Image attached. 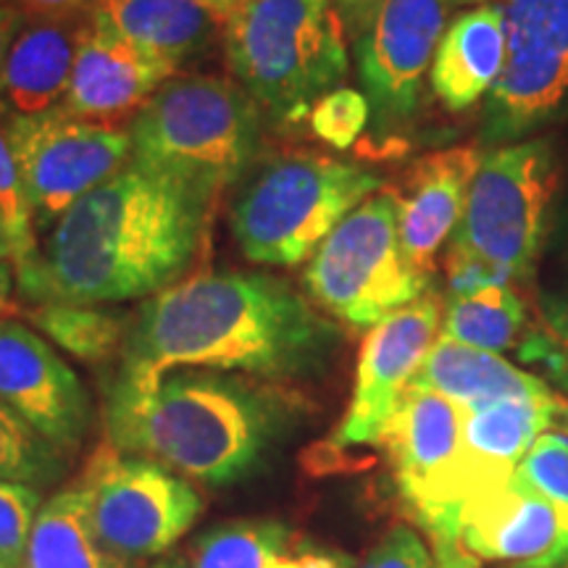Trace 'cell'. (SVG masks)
<instances>
[{"label": "cell", "instance_id": "obj_1", "mask_svg": "<svg viewBox=\"0 0 568 568\" xmlns=\"http://www.w3.org/2000/svg\"><path fill=\"white\" fill-rule=\"evenodd\" d=\"M339 332L272 274L203 272L148 297L134 314L119 379L213 368L255 379H308L329 366Z\"/></svg>", "mask_w": 568, "mask_h": 568}, {"label": "cell", "instance_id": "obj_2", "mask_svg": "<svg viewBox=\"0 0 568 568\" xmlns=\"http://www.w3.org/2000/svg\"><path fill=\"white\" fill-rule=\"evenodd\" d=\"M211 197L130 161L77 201L30 264L17 268L32 305H111L182 282L209 224Z\"/></svg>", "mask_w": 568, "mask_h": 568}, {"label": "cell", "instance_id": "obj_3", "mask_svg": "<svg viewBox=\"0 0 568 568\" xmlns=\"http://www.w3.org/2000/svg\"><path fill=\"white\" fill-rule=\"evenodd\" d=\"M301 416L266 379L213 368H172L155 379H113L105 403L111 447L166 466L203 487L253 477Z\"/></svg>", "mask_w": 568, "mask_h": 568}, {"label": "cell", "instance_id": "obj_4", "mask_svg": "<svg viewBox=\"0 0 568 568\" xmlns=\"http://www.w3.org/2000/svg\"><path fill=\"white\" fill-rule=\"evenodd\" d=\"M132 163L211 201L243 176L264 142V111L237 80H169L130 124Z\"/></svg>", "mask_w": 568, "mask_h": 568}, {"label": "cell", "instance_id": "obj_5", "mask_svg": "<svg viewBox=\"0 0 568 568\" xmlns=\"http://www.w3.org/2000/svg\"><path fill=\"white\" fill-rule=\"evenodd\" d=\"M232 74L274 126L301 124L347 77L335 0H243L224 30Z\"/></svg>", "mask_w": 568, "mask_h": 568}, {"label": "cell", "instance_id": "obj_6", "mask_svg": "<svg viewBox=\"0 0 568 568\" xmlns=\"http://www.w3.org/2000/svg\"><path fill=\"white\" fill-rule=\"evenodd\" d=\"M556 187L558 161L550 142L521 140L481 153L445 253L450 295L527 280L542 247Z\"/></svg>", "mask_w": 568, "mask_h": 568}, {"label": "cell", "instance_id": "obj_7", "mask_svg": "<svg viewBox=\"0 0 568 568\" xmlns=\"http://www.w3.org/2000/svg\"><path fill=\"white\" fill-rule=\"evenodd\" d=\"M379 184L358 163L316 151L280 153L261 163L234 197L232 234L253 264L301 266Z\"/></svg>", "mask_w": 568, "mask_h": 568}, {"label": "cell", "instance_id": "obj_8", "mask_svg": "<svg viewBox=\"0 0 568 568\" xmlns=\"http://www.w3.org/2000/svg\"><path fill=\"white\" fill-rule=\"evenodd\" d=\"M318 308L355 329H372L429 287L408 266L397 230L393 190L366 197L318 245L303 274Z\"/></svg>", "mask_w": 568, "mask_h": 568}, {"label": "cell", "instance_id": "obj_9", "mask_svg": "<svg viewBox=\"0 0 568 568\" xmlns=\"http://www.w3.org/2000/svg\"><path fill=\"white\" fill-rule=\"evenodd\" d=\"M80 487L105 550L126 564L166 552L203 508L197 489L180 474L155 460L122 456L111 445L90 458Z\"/></svg>", "mask_w": 568, "mask_h": 568}, {"label": "cell", "instance_id": "obj_10", "mask_svg": "<svg viewBox=\"0 0 568 568\" xmlns=\"http://www.w3.org/2000/svg\"><path fill=\"white\" fill-rule=\"evenodd\" d=\"M0 130L17 155L38 232H51L71 205L132 161L130 130L77 122L61 109L45 116H0Z\"/></svg>", "mask_w": 568, "mask_h": 568}, {"label": "cell", "instance_id": "obj_11", "mask_svg": "<svg viewBox=\"0 0 568 568\" xmlns=\"http://www.w3.org/2000/svg\"><path fill=\"white\" fill-rule=\"evenodd\" d=\"M508 59L487 95L481 140L521 142L568 111V0H497Z\"/></svg>", "mask_w": 568, "mask_h": 568}, {"label": "cell", "instance_id": "obj_12", "mask_svg": "<svg viewBox=\"0 0 568 568\" xmlns=\"http://www.w3.org/2000/svg\"><path fill=\"white\" fill-rule=\"evenodd\" d=\"M464 410L432 389L410 385L389 418L385 445L400 495L429 537L456 539L460 514Z\"/></svg>", "mask_w": 568, "mask_h": 568}, {"label": "cell", "instance_id": "obj_13", "mask_svg": "<svg viewBox=\"0 0 568 568\" xmlns=\"http://www.w3.org/2000/svg\"><path fill=\"white\" fill-rule=\"evenodd\" d=\"M453 9L456 0H382L355 34L361 84L379 134L414 119Z\"/></svg>", "mask_w": 568, "mask_h": 568}, {"label": "cell", "instance_id": "obj_14", "mask_svg": "<svg viewBox=\"0 0 568 568\" xmlns=\"http://www.w3.org/2000/svg\"><path fill=\"white\" fill-rule=\"evenodd\" d=\"M445 303L437 293L403 305L368 329L361 345L351 406L335 432L337 447L382 445L397 403L443 332Z\"/></svg>", "mask_w": 568, "mask_h": 568}, {"label": "cell", "instance_id": "obj_15", "mask_svg": "<svg viewBox=\"0 0 568 568\" xmlns=\"http://www.w3.org/2000/svg\"><path fill=\"white\" fill-rule=\"evenodd\" d=\"M0 400L67 456L90 432L92 403L80 376L38 329L13 318H0Z\"/></svg>", "mask_w": 568, "mask_h": 568}, {"label": "cell", "instance_id": "obj_16", "mask_svg": "<svg viewBox=\"0 0 568 568\" xmlns=\"http://www.w3.org/2000/svg\"><path fill=\"white\" fill-rule=\"evenodd\" d=\"M456 542L474 558L508 568L568 566V506L510 477L471 497L458 514Z\"/></svg>", "mask_w": 568, "mask_h": 568}, {"label": "cell", "instance_id": "obj_17", "mask_svg": "<svg viewBox=\"0 0 568 568\" xmlns=\"http://www.w3.org/2000/svg\"><path fill=\"white\" fill-rule=\"evenodd\" d=\"M174 71L172 63L134 48L90 11V30L77 53L61 113L77 122L116 126L138 116Z\"/></svg>", "mask_w": 568, "mask_h": 568}, {"label": "cell", "instance_id": "obj_18", "mask_svg": "<svg viewBox=\"0 0 568 568\" xmlns=\"http://www.w3.org/2000/svg\"><path fill=\"white\" fill-rule=\"evenodd\" d=\"M481 163L477 145L447 148L429 153L408 169L397 201V230L408 266L429 282L439 247L453 237L464 216L468 187Z\"/></svg>", "mask_w": 568, "mask_h": 568}, {"label": "cell", "instance_id": "obj_19", "mask_svg": "<svg viewBox=\"0 0 568 568\" xmlns=\"http://www.w3.org/2000/svg\"><path fill=\"white\" fill-rule=\"evenodd\" d=\"M88 30L90 13L27 19L0 67V116L59 111Z\"/></svg>", "mask_w": 568, "mask_h": 568}, {"label": "cell", "instance_id": "obj_20", "mask_svg": "<svg viewBox=\"0 0 568 568\" xmlns=\"http://www.w3.org/2000/svg\"><path fill=\"white\" fill-rule=\"evenodd\" d=\"M560 400L550 397H508L464 410L460 439V508L471 497L503 487L539 435L556 424Z\"/></svg>", "mask_w": 568, "mask_h": 568}, {"label": "cell", "instance_id": "obj_21", "mask_svg": "<svg viewBox=\"0 0 568 568\" xmlns=\"http://www.w3.org/2000/svg\"><path fill=\"white\" fill-rule=\"evenodd\" d=\"M508 59L506 19L497 3L458 13L439 40L429 82L439 103L466 111L489 95Z\"/></svg>", "mask_w": 568, "mask_h": 568}, {"label": "cell", "instance_id": "obj_22", "mask_svg": "<svg viewBox=\"0 0 568 568\" xmlns=\"http://www.w3.org/2000/svg\"><path fill=\"white\" fill-rule=\"evenodd\" d=\"M92 13L119 38L174 69L224 38L230 19L203 0H98Z\"/></svg>", "mask_w": 568, "mask_h": 568}, {"label": "cell", "instance_id": "obj_23", "mask_svg": "<svg viewBox=\"0 0 568 568\" xmlns=\"http://www.w3.org/2000/svg\"><path fill=\"white\" fill-rule=\"evenodd\" d=\"M410 385L447 397L460 410H471L508 397H550L548 382L521 372L497 353L468 347L439 335Z\"/></svg>", "mask_w": 568, "mask_h": 568}, {"label": "cell", "instance_id": "obj_24", "mask_svg": "<svg viewBox=\"0 0 568 568\" xmlns=\"http://www.w3.org/2000/svg\"><path fill=\"white\" fill-rule=\"evenodd\" d=\"M187 568H351V564L337 552L316 550L280 521L240 518L205 531Z\"/></svg>", "mask_w": 568, "mask_h": 568}, {"label": "cell", "instance_id": "obj_25", "mask_svg": "<svg viewBox=\"0 0 568 568\" xmlns=\"http://www.w3.org/2000/svg\"><path fill=\"white\" fill-rule=\"evenodd\" d=\"M24 568H130L105 550L90 518L88 493L77 485L42 503L27 542Z\"/></svg>", "mask_w": 568, "mask_h": 568}, {"label": "cell", "instance_id": "obj_26", "mask_svg": "<svg viewBox=\"0 0 568 568\" xmlns=\"http://www.w3.org/2000/svg\"><path fill=\"white\" fill-rule=\"evenodd\" d=\"M439 335L497 355L514 347L518 351L527 337V305L510 284H485L450 295Z\"/></svg>", "mask_w": 568, "mask_h": 568}, {"label": "cell", "instance_id": "obj_27", "mask_svg": "<svg viewBox=\"0 0 568 568\" xmlns=\"http://www.w3.org/2000/svg\"><path fill=\"white\" fill-rule=\"evenodd\" d=\"M27 318L55 347L92 366L105 364V361L124 353L134 322V316L124 314V311L77 303L32 305L27 311Z\"/></svg>", "mask_w": 568, "mask_h": 568}, {"label": "cell", "instance_id": "obj_28", "mask_svg": "<svg viewBox=\"0 0 568 568\" xmlns=\"http://www.w3.org/2000/svg\"><path fill=\"white\" fill-rule=\"evenodd\" d=\"M67 453L0 400V479L48 489L67 474Z\"/></svg>", "mask_w": 568, "mask_h": 568}, {"label": "cell", "instance_id": "obj_29", "mask_svg": "<svg viewBox=\"0 0 568 568\" xmlns=\"http://www.w3.org/2000/svg\"><path fill=\"white\" fill-rule=\"evenodd\" d=\"M516 353L524 364L542 368L560 393H568V290L542 295L537 322Z\"/></svg>", "mask_w": 568, "mask_h": 568}, {"label": "cell", "instance_id": "obj_30", "mask_svg": "<svg viewBox=\"0 0 568 568\" xmlns=\"http://www.w3.org/2000/svg\"><path fill=\"white\" fill-rule=\"evenodd\" d=\"M0 219L11 234L13 245V266L21 268L30 264L38 253V240H34V224L30 201H27L24 182H21L17 155L11 151V142L0 130Z\"/></svg>", "mask_w": 568, "mask_h": 568}, {"label": "cell", "instance_id": "obj_31", "mask_svg": "<svg viewBox=\"0 0 568 568\" xmlns=\"http://www.w3.org/2000/svg\"><path fill=\"white\" fill-rule=\"evenodd\" d=\"M368 122H372V105H368L364 92L353 88L326 92L308 113L311 132L337 151H347L361 138Z\"/></svg>", "mask_w": 568, "mask_h": 568}, {"label": "cell", "instance_id": "obj_32", "mask_svg": "<svg viewBox=\"0 0 568 568\" xmlns=\"http://www.w3.org/2000/svg\"><path fill=\"white\" fill-rule=\"evenodd\" d=\"M40 508V489L0 479V566L3 568H24L27 542Z\"/></svg>", "mask_w": 568, "mask_h": 568}, {"label": "cell", "instance_id": "obj_33", "mask_svg": "<svg viewBox=\"0 0 568 568\" xmlns=\"http://www.w3.org/2000/svg\"><path fill=\"white\" fill-rule=\"evenodd\" d=\"M516 477L539 495L568 506V435L550 429L539 435L518 464Z\"/></svg>", "mask_w": 568, "mask_h": 568}, {"label": "cell", "instance_id": "obj_34", "mask_svg": "<svg viewBox=\"0 0 568 568\" xmlns=\"http://www.w3.org/2000/svg\"><path fill=\"white\" fill-rule=\"evenodd\" d=\"M364 568H435V558L414 529L395 527L368 552Z\"/></svg>", "mask_w": 568, "mask_h": 568}, {"label": "cell", "instance_id": "obj_35", "mask_svg": "<svg viewBox=\"0 0 568 568\" xmlns=\"http://www.w3.org/2000/svg\"><path fill=\"white\" fill-rule=\"evenodd\" d=\"M27 19H55L80 17L95 9L98 0H13Z\"/></svg>", "mask_w": 568, "mask_h": 568}, {"label": "cell", "instance_id": "obj_36", "mask_svg": "<svg viewBox=\"0 0 568 568\" xmlns=\"http://www.w3.org/2000/svg\"><path fill=\"white\" fill-rule=\"evenodd\" d=\"M432 558H435V568H479V560L466 552L456 539H445V537H432Z\"/></svg>", "mask_w": 568, "mask_h": 568}, {"label": "cell", "instance_id": "obj_37", "mask_svg": "<svg viewBox=\"0 0 568 568\" xmlns=\"http://www.w3.org/2000/svg\"><path fill=\"white\" fill-rule=\"evenodd\" d=\"M382 0H335L339 17H343L345 32H351L353 38L364 30V24L372 19V13L376 11Z\"/></svg>", "mask_w": 568, "mask_h": 568}, {"label": "cell", "instance_id": "obj_38", "mask_svg": "<svg viewBox=\"0 0 568 568\" xmlns=\"http://www.w3.org/2000/svg\"><path fill=\"white\" fill-rule=\"evenodd\" d=\"M24 21V11H21L17 3H0V67H3L6 53H9L11 42L17 40Z\"/></svg>", "mask_w": 568, "mask_h": 568}, {"label": "cell", "instance_id": "obj_39", "mask_svg": "<svg viewBox=\"0 0 568 568\" xmlns=\"http://www.w3.org/2000/svg\"><path fill=\"white\" fill-rule=\"evenodd\" d=\"M17 266H13V261H0V318L17 314Z\"/></svg>", "mask_w": 568, "mask_h": 568}, {"label": "cell", "instance_id": "obj_40", "mask_svg": "<svg viewBox=\"0 0 568 568\" xmlns=\"http://www.w3.org/2000/svg\"><path fill=\"white\" fill-rule=\"evenodd\" d=\"M556 245L560 255H564V261H568V203L564 213H560V222H558V237H556Z\"/></svg>", "mask_w": 568, "mask_h": 568}, {"label": "cell", "instance_id": "obj_41", "mask_svg": "<svg viewBox=\"0 0 568 568\" xmlns=\"http://www.w3.org/2000/svg\"><path fill=\"white\" fill-rule=\"evenodd\" d=\"M0 261H13L11 234H9V230H6L3 219H0Z\"/></svg>", "mask_w": 568, "mask_h": 568}, {"label": "cell", "instance_id": "obj_42", "mask_svg": "<svg viewBox=\"0 0 568 568\" xmlns=\"http://www.w3.org/2000/svg\"><path fill=\"white\" fill-rule=\"evenodd\" d=\"M203 3H209V6H213V9H219L224 13H232L240 3H243V0H203Z\"/></svg>", "mask_w": 568, "mask_h": 568}, {"label": "cell", "instance_id": "obj_43", "mask_svg": "<svg viewBox=\"0 0 568 568\" xmlns=\"http://www.w3.org/2000/svg\"><path fill=\"white\" fill-rule=\"evenodd\" d=\"M151 568H187V564H184L182 558H163V560H159V564L151 566Z\"/></svg>", "mask_w": 568, "mask_h": 568}, {"label": "cell", "instance_id": "obj_44", "mask_svg": "<svg viewBox=\"0 0 568 568\" xmlns=\"http://www.w3.org/2000/svg\"><path fill=\"white\" fill-rule=\"evenodd\" d=\"M556 422H560L568 429V403H560V408H558V418Z\"/></svg>", "mask_w": 568, "mask_h": 568}, {"label": "cell", "instance_id": "obj_45", "mask_svg": "<svg viewBox=\"0 0 568 568\" xmlns=\"http://www.w3.org/2000/svg\"><path fill=\"white\" fill-rule=\"evenodd\" d=\"M0 3H13V0H0Z\"/></svg>", "mask_w": 568, "mask_h": 568}, {"label": "cell", "instance_id": "obj_46", "mask_svg": "<svg viewBox=\"0 0 568 568\" xmlns=\"http://www.w3.org/2000/svg\"><path fill=\"white\" fill-rule=\"evenodd\" d=\"M0 568H3V566H0Z\"/></svg>", "mask_w": 568, "mask_h": 568}]
</instances>
